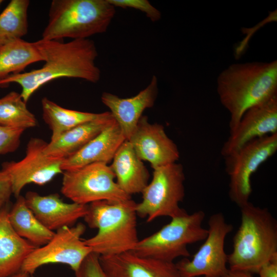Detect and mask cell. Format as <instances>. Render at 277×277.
I'll return each instance as SVG.
<instances>
[{
	"instance_id": "21",
	"label": "cell",
	"mask_w": 277,
	"mask_h": 277,
	"mask_svg": "<svg viewBox=\"0 0 277 277\" xmlns=\"http://www.w3.org/2000/svg\"><path fill=\"white\" fill-rule=\"evenodd\" d=\"M114 121L109 111L102 112L97 118L78 125L48 143L44 153L65 159L78 151Z\"/></svg>"
},
{
	"instance_id": "20",
	"label": "cell",
	"mask_w": 277,
	"mask_h": 277,
	"mask_svg": "<svg viewBox=\"0 0 277 277\" xmlns=\"http://www.w3.org/2000/svg\"><path fill=\"white\" fill-rule=\"evenodd\" d=\"M110 166L114 173L116 183L130 196L142 193L148 184V169L127 140L120 146Z\"/></svg>"
},
{
	"instance_id": "33",
	"label": "cell",
	"mask_w": 277,
	"mask_h": 277,
	"mask_svg": "<svg viewBox=\"0 0 277 277\" xmlns=\"http://www.w3.org/2000/svg\"><path fill=\"white\" fill-rule=\"evenodd\" d=\"M9 277H32L31 275L20 270Z\"/></svg>"
},
{
	"instance_id": "11",
	"label": "cell",
	"mask_w": 277,
	"mask_h": 277,
	"mask_svg": "<svg viewBox=\"0 0 277 277\" xmlns=\"http://www.w3.org/2000/svg\"><path fill=\"white\" fill-rule=\"evenodd\" d=\"M85 231L86 226L82 223L58 229L49 242L36 247L29 254L21 270L32 275L45 265L63 264L75 272L92 252L91 249L81 239Z\"/></svg>"
},
{
	"instance_id": "23",
	"label": "cell",
	"mask_w": 277,
	"mask_h": 277,
	"mask_svg": "<svg viewBox=\"0 0 277 277\" xmlns=\"http://www.w3.org/2000/svg\"><path fill=\"white\" fill-rule=\"evenodd\" d=\"M40 61L43 57L34 42L19 39L5 44L0 47V80Z\"/></svg>"
},
{
	"instance_id": "18",
	"label": "cell",
	"mask_w": 277,
	"mask_h": 277,
	"mask_svg": "<svg viewBox=\"0 0 277 277\" xmlns=\"http://www.w3.org/2000/svg\"><path fill=\"white\" fill-rule=\"evenodd\" d=\"M117 124L114 121L95 137L63 162V171L78 168L94 163L112 162L116 151L126 141Z\"/></svg>"
},
{
	"instance_id": "25",
	"label": "cell",
	"mask_w": 277,
	"mask_h": 277,
	"mask_svg": "<svg viewBox=\"0 0 277 277\" xmlns=\"http://www.w3.org/2000/svg\"><path fill=\"white\" fill-rule=\"evenodd\" d=\"M28 0H11L0 14V47L28 32Z\"/></svg>"
},
{
	"instance_id": "27",
	"label": "cell",
	"mask_w": 277,
	"mask_h": 277,
	"mask_svg": "<svg viewBox=\"0 0 277 277\" xmlns=\"http://www.w3.org/2000/svg\"><path fill=\"white\" fill-rule=\"evenodd\" d=\"M114 7L132 8L141 11L152 22L160 19V11L147 0H108Z\"/></svg>"
},
{
	"instance_id": "9",
	"label": "cell",
	"mask_w": 277,
	"mask_h": 277,
	"mask_svg": "<svg viewBox=\"0 0 277 277\" xmlns=\"http://www.w3.org/2000/svg\"><path fill=\"white\" fill-rule=\"evenodd\" d=\"M277 151V133L254 139L224 157L229 177V196L239 207L249 202L251 177L261 164Z\"/></svg>"
},
{
	"instance_id": "31",
	"label": "cell",
	"mask_w": 277,
	"mask_h": 277,
	"mask_svg": "<svg viewBox=\"0 0 277 277\" xmlns=\"http://www.w3.org/2000/svg\"><path fill=\"white\" fill-rule=\"evenodd\" d=\"M258 273L259 277H277V257L262 266Z\"/></svg>"
},
{
	"instance_id": "26",
	"label": "cell",
	"mask_w": 277,
	"mask_h": 277,
	"mask_svg": "<svg viewBox=\"0 0 277 277\" xmlns=\"http://www.w3.org/2000/svg\"><path fill=\"white\" fill-rule=\"evenodd\" d=\"M20 93L11 91L0 98V125L26 130L34 127L37 121L28 109Z\"/></svg>"
},
{
	"instance_id": "10",
	"label": "cell",
	"mask_w": 277,
	"mask_h": 277,
	"mask_svg": "<svg viewBox=\"0 0 277 277\" xmlns=\"http://www.w3.org/2000/svg\"><path fill=\"white\" fill-rule=\"evenodd\" d=\"M208 224L207 236L192 259L184 258L175 263L182 277H223L228 271L224 244L233 226L221 212L211 215Z\"/></svg>"
},
{
	"instance_id": "4",
	"label": "cell",
	"mask_w": 277,
	"mask_h": 277,
	"mask_svg": "<svg viewBox=\"0 0 277 277\" xmlns=\"http://www.w3.org/2000/svg\"><path fill=\"white\" fill-rule=\"evenodd\" d=\"M136 203L100 201L88 205L84 219L91 228L97 229L93 236L84 241L92 252L110 256L133 250L138 242Z\"/></svg>"
},
{
	"instance_id": "2",
	"label": "cell",
	"mask_w": 277,
	"mask_h": 277,
	"mask_svg": "<svg viewBox=\"0 0 277 277\" xmlns=\"http://www.w3.org/2000/svg\"><path fill=\"white\" fill-rule=\"evenodd\" d=\"M216 89L230 132L247 110L277 95V61L232 64L219 75Z\"/></svg>"
},
{
	"instance_id": "3",
	"label": "cell",
	"mask_w": 277,
	"mask_h": 277,
	"mask_svg": "<svg viewBox=\"0 0 277 277\" xmlns=\"http://www.w3.org/2000/svg\"><path fill=\"white\" fill-rule=\"evenodd\" d=\"M241 224L228 255L230 270L258 272L277 257V222L266 208L248 202L240 207Z\"/></svg>"
},
{
	"instance_id": "16",
	"label": "cell",
	"mask_w": 277,
	"mask_h": 277,
	"mask_svg": "<svg viewBox=\"0 0 277 277\" xmlns=\"http://www.w3.org/2000/svg\"><path fill=\"white\" fill-rule=\"evenodd\" d=\"M100 261L109 277H182L173 262L140 256L132 251L100 256Z\"/></svg>"
},
{
	"instance_id": "1",
	"label": "cell",
	"mask_w": 277,
	"mask_h": 277,
	"mask_svg": "<svg viewBox=\"0 0 277 277\" xmlns=\"http://www.w3.org/2000/svg\"><path fill=\"white\" fill-rule=\"evenodd\" d=\"M34 43L44 65L39 69L0 80L1 87L11 83L18 84L25 102L42 86L59 78H80L93 83L100 81L101 70L95 64L98 52L93 41L76 39L64 43L42 38Z\"/></svg>"
},
{
	"instance_id": "22",
	"label": "cell",
	"mask_w": 277,
	"mask_h": 277,
	"mask_svg": "<svg viewBox=\"0 0 277 277\" xmlns=\"http://www.w3.org/2000/svg\"><path fill=\"white\" fill-rule=\"evenodd\" d=\"M8 218L15 232L36 247L46 244L54 234V231L47 228L38 220L21 195L10 207Z\"/></svg>"
},
{
	"instance_id": "6",
	"label": "cell",
	"mask_w": 277,
	"mask_h": 277,
	"mask_svg": "<svg viewBox=\"0 0 277 277\" xmlns=\"http://www.w3.org/2000/svg\"><path fill=\"white\" fill-rule=\"evenodd\" d=\"M202 210L188 214L186 211L153 234L139 240L133 250L140 256L173 262L179 257L190 255L187 246L204 241L208 234L202 224Z\"/></svg>"
},
{
	"instance_id": "12",
	"label": "cell",
	"mask_w": 277,
	"mask_h": 277,
	"mask_svg": "<svg viewBox=\"0 0 277 277\" xmlns=\"http://www.w3.org/2000/svg\"><path fill=\"white\" fill-rule=\"evenodd\" d=\"M47 143L39 138H31L23 159L2 164L1 170L8 176L12 194L16 198L21 195L26 185L31 183L44 185L63 172L62 166L64 159L50 156L44 153Z\"/></svg>"
},
{
	"instance_id": "29",
	"label": "cell",
	"mask_w": 277,
	"mask_h": 277,
	"mask_svg": "<svg viewBox=\"0 0 277 277\" xmlns=\"http://www.w3.org/2000/svg\"><path fill=\"white\" fill-rule=\"evenodd\" d=\"M74 272L75 277H109L101 265L100 255L92 252Z\"/></svg>"
},
{
	"instance_id": "5",
	"label": "cell",
	"mask_w": 277,
	"mask_h": 277,
	"mask_svg": "<svg viewBox=\"0 0 277 277\" xmlns=\"http://www.w3.org/2000/svg\"><path fill=\"white\" fill-rule=\"evenodd\" d=\"M115 14L108 0H53L42 39H86L105 32Z\"/></svg>"
},
{
	"instance_id": "7",
	"label": "cell",
	"mask_w": 277,
	"mask_h": 277,
	"mask_svg": "<svg viewBox=\"0 0 277 277\" xmlns=\"http://www.w3.org/2000/svg\"><path fill=\"white\" fill-rule=\"evenodd\" d=\"M183 166L174 163L153 169L152 179L142 192V200L136 203L137 216L151 222L157 217L179 216L186 210L179 206L185 196Z\"/></svg>"
},
{
	"instance_id": "13",
	"label": "cell",
	"mask_w": 277,
	"mask_h": 277,
	"mask_svg": "<svg viewBox=\"0 0 277 277\" xmlns=\"http://www.w3.org/2000/svg\"><path fill=\"white\" fill-rule=\"evenodd\" d=\"M277 133V95L247 110L223 144L221 155L228 156L249 142Z\"/></svg>"
},
{
	"instance_id": "28",
	"label": "cell",
	"mask_w": 277,
	"mask_h": 277,
	"mask_svg": "<svg viewBox=\"0 0 277 277\" xmlns=\"http://www.w3.org/2000/svg\"><path fill=\"white\" fill-rule=\"evenodd\" d=\"M25 130L0 125V154L14 152L19 147Z\"/></svg>"
},
{
	"instance_id": "14",
	"label": "cell",
	"mask_w": 277,
	"mask_h": 277,
	"mask_svg": "<svg viewBox=\"0 0 277 277\" xmlns=\"http://www.w3.org/2000/svg\"><path fill=\"white\" fill-rule=\"evenodd\" d=\"M137 155L155 169L176 163L180 153L176 145L167 135L163 125L151 124L142 116L129 138Z\"/></svg>"
},
{
	"instance_id": "32",
	"label": "cell",
	"mask_w": 277,
	"mask_h": 277,
	"mask_svg": "<svg viewBox=\"0 0 277 277\" xmlns=\"http://www.w3.org/2000/svg\"><path fill=\"white\" fill-rule=\"evenodd\" d=\"M223 277H252L251 273L246 271L228 269Z\"/></svg>"
},
{
	"instance_id": "15",
	"label": "cell",
	"mask_w": 277,
	"mask_h": 277,
	"mask_svg": "<svg viewBox=\"0 0 277 277\" xmlns=\"http://www.w3.org/2000/svg\"><path fill=\"white\" fill-rule=\"evenodd\" d=\"M157 94V79L153 75L148 85L133 96L121 98L105 92L102 94L101 101L110 109L124 137L128 140L144 110L154 105Z\"/></svg>"
},
{
	"instance_id": "19",
	"label": "cell",
	"mask_w": 277,
	"mask_h": 277,
	"mask_svg": "<svg viewBox=\"0 0 277 277\" xmlns=\"http://www.w3.org/2000/svg\"><path fill=\"white\" fill-rule=\"evenodd\" d=\"M9 203L0 209V277L19 271L25 259L36 247L21 237L11 226Z\"/></svg>"
},
{
	"instance_id": "24",
	"label": "cell",
	"mask_w": 277,
	"mask_h": 277,
	"mask_svg": "<svg viewBox=\"0 0 277 277\" xmlns=\"http://www.w3.org/2000/svg\"><path fill=\"white\" fill-rule=\"evenodd\" d=\"M41 103L43 118L52 131L50 141L78 125L97 118L101 114L65 108L46 97Z\"/></svg>"
},
{
	"instance_id": "17",
	"label": "cell",
	"mask_w": 277,
	"mask_h": 277,
	"mask_svg": "<svg viewBox=\"0 0 277 277\" xmlns=\"http://www.w3.org/2000/svg\"><path fill=\"white\" fill-rule=\"evenodd\" d=\"M27 205L38 220L48 229L54 231L71 227L86 215L88 205L67 203L57 193L42 195L34 191L24 196Z\"/></svg>"
},
{
	"instance_id": "30",
	"label": "cell",
	"mask_w": 277,
	"mask_h": 277,
	"mask_svg": "<svg viewBox=\"0 0 277 277\" xmlns=\"http://www.w3.org/2000/svg\"><path fill=\"white\" fill-rule=\"evenodd\" d=\"M12 194V186L7 175L0 170V209L9 203Z\"/></svg>"
},
{
	"instance_id": "34",
	"label": "cell",
	"mask_w": 277,
	"mask_h": 277,
	"mask_svg": "<svg viewBox=\"0 0 277 277\" xmlns=\"http://www.w3.org/2000/svg\"><path fill=\"white\" fill-rule=\"evenodd\" d=\"M3 0H0V6L3 3Z\"/></svg>"
},
{
	"instance_id": "8",
	"label": "cell",
	"mask_w": 277,
	"mask_h": 277,
	"mask_svg": "<svg viewBox=\"0 0 277 277\" xmlns=\"http://www.w3.org/2000/svg\"><path fill=\"white\" fill-rule=\"evenodd\" d=\"M115 179L110 166L94 163L64 171L61 191L72 202L84 205L100 201L122 202L132 199Z\"/></svg>"
}]
</instances>
